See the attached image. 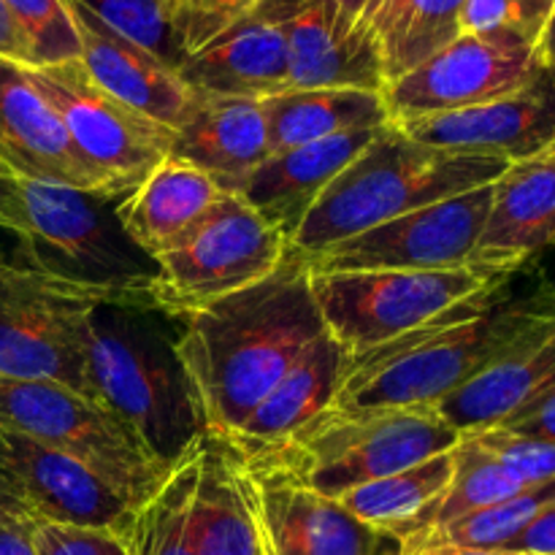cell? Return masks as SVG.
<instances>
[{"label": "cell", "instance_id": "6da1fadb", "mask_svg": "<svg viewBox=\"0 0 555 555\" xmlns=\"http://www.w3.org/2000/svg\"><path fill=\"white\" fill-rule=\"evenodd\" d=\"M177 356L193 385L204 437L233 439L282 374L325 334L312 274L296 253L258 285L188 314Z\"/></svg>", "mask_w": 555, "mask_h": 555}, {"label": "cell", "instance_id": "7a4b0ae2", "mask_svg": "<svg viewBox=\"0 0 555 555\" xmlns=\"http://www.w3.org/2000/svg\"><path fill=\"white\" fill-rule=\"evenodd\" d=\"M551 320H555L553 282L513 293L509 280L466 298L399 339L372 350L347 352L334 406H437L444 396Z\"/></svg>", "mask_w": 555, "mask_h": 555}, {"label": "cell", "instance_id": "3957f363", "mask_svg": "<svg viewBox=\"0 0 555 555\" xmlns=\"http://www.w3.org/2000/svg\"><path fill=\"white\" fill-rule=\"evenodd\" d=\"M150 309L101 304L85 328V396L117 417L166 472L204 439L177 339Z\"/></svg>", "mask_w": 555, "mask_h": 555}, {"label": "cell", "instance_id": "277c9868", "mask_svg": "<svg viewBox=\"0 0 555 555\" xmlns=\"http://www.w3.org/2000/svg\"><path fill=\"white\" fill-rule=\"evenodd\" d=\"M509 160L437 150L383 125L366 150L331 182L291 242V253L312 255L401 215L486 188Z\"/></svg>", "mask_w": 555, "mask_h": 555}, {"label": "cell", "instance_id": "5b68a950", "mask_svg": "<svg viewBox=\"0 0 555 555\" xmlns=\"http://www.w3.org/2000/svg\"><path fill=\"white\" fill-rule=\"evenodd\" d=\"M461 434L434 406H328L271 448L238 453L328 499L453 450Z\"/></svg>", "mask_w": 555, "mask_h": 555}, {"label": "cell", "instance_id": "8992f818", "mask_svg": "<svg viewBox=\"0 0 555 555\" xmlns=\"http://www.w3.org/2000/svg\"><path fill=\"white\" fill-rule=\"evenodd\" d=\"M27 231L20 236L27 269L92 293L106 304L152 309L157 263L133 244L117 206L87 190L22 179Z\"/></svg>", "mask_w": 555, "mask_h": 555}, {"label": "cell", "instance_id": "52a82bcc", "mask_svg": "<svg viewBox=\"0 0 555 555\" xmlns=\"http://www.w3.org/2000/svg\"><path fill=\"white\" fill-rule=\"evenodd\" d=\"M513 276L515 271L488 266L444 271H339L312 274V293L325 334L334 336L347 352H361L399 339Z\"/></svg>", "mask_w": 555, "mask_h": 555}, {"label": "cell", "instance_id": "ba28073f", "mask_svg": "<svg viewBox=\"0 0 555 555\" xmlns=\"http://www.w3.org/2000/svg\"><path fill=\"white\" fill-rule=\"evenodd\" d=\"M287 253L285 238L258 211L236 193H222L204 222L155 260L157 274L146 291L152 309L184 320L263 282L285 263Z\"/></svg>", "mask_w": 555, "mask_h": 555}, {"label": "cell", "instance_id": "9c48e42d", "mask_svg": "<svg viewBox=\"0 0 555 555\" xmlns=\"http://www.w3.org/2000/svg\"><path fill=\"white\" fill-rule=\"evenodd\" d=\"M0 431L22 434L74 455L135 507L168 477L117 417L60 383L0 379Z\"/></svg>", "mask_w": 555, "mask_h": 555}, {"label": "cell", "instance_id": "30bf717a", "mask_svg": "<svg viewBox=\"0 0 555 555\" xmlns=\"http://www.w3.org/2000/svg\"><path fill=\"white\" fill-rule=\"evenodd\" d=\"M27 76L57 114L103 198L122 201L171 155L173 128L101 90L79 60L27 68Z\"/></svg>", "mask_w": 555, "mask_h": 555}, {"label": "cell", "instance_id": "8fae6325", "mask_svg": "<svg viewBox=\"0 0 555 555\" xmlns=\"http://www.w3.org/2000/svg\"><path fill=\"white\" fill-rule=\"evenodd\" d=\"M92 293L0 260V379H47L85 396V328Z\"/></svg>", "mask_w": 555, "mask_h": 555}, {"label": "cell", "instance_id": "7c38bea8", "mask_svg": "<svg viewBox=\"0 0 555 555\" xmlns=\"http://www.w3.org/2000/svg\"><path fill=\"white\" fill-rule=\"evenodd\" d=\"M545 70L537 41L520 27L461 33L437 54L385 87L390 122L459 112L502 98Z\"/></svg>", "mask_w": 555, "mask_h": 555}, {"label": "cell", "instance_id": "4fadbf2b", "mask_svg": "<svg viewBox=\"0 0 555 555\" xmlns=\"http://www.w3.org/2000/svg\"><path fill=\"white\" fill-rule=\"evenodd\" d=\"M491 198L493 182L298 258L312 274L464 269L472 266Z\"/></svg>", "mask_w": 555, "mask_h": 555}, {"label": "cell", "instance_id": "5bb4252c", "mask_svg": "<svg viewBox=\"0 0 555 555\" xmlns=\"http://www.w3.org/2000/svg\"><path fill=\"white\" fill-rule=\"evenodd\" d=\"M287 43V90L385 92V60L369 22L334 0H271Z\"/></svg>", "mask_w": 555, "mask_h": 555}, {"label": "cell", "instance_id": "9a60e30c", "mask_svg": "<svg viewBox=\"0 0 555 555\" xmlns=\"http://www.w3.org/2000/svg\"><path fill=\"white\" fill-rule=\"evenodd\" d=\"M0 469L11 477L33 520L108 529L128 540L139 507L74 455L0 431Z\"/></svg>", "mask_w": 555, "mask_h": 555}, {"label": "cell", "instance_id": "2e32d148", "mask_svg": "<svg viewBox=\"0 0 555 555\" xmlns=\"http://www.w3.org/2000/svg\"><path fill=\"white\" fill-rule=\"evenodd\" d=\"M247 464V461H244ZM266 555H404L396 534L363 524L336 499L249 466Z\"/></svg>", "mask_w": 555, "mask_h": 555}, {"label": "cell", "instance_id": "e0dca14e", "mask_svg": "<svg viewBox=\"0 0 555 555\" xmlns=\"http://www.w3.org/2000/svg\"><path fill=\"white\" fill-rule=\"evenodd\" d=\"M396 125L437 150L524 160L555 139V74L545 68L529 85L480 106Z\"/></svg>", "mask_w": 555, "mask_h": 555}, {"label": "cell", "instance_id": "ac0fdd59", "mask_svg": "<svg viewBox=\"0 0 555 555\" xmlns=\"http://www.w3.org/2000/svg\"><path fill=\"white\" fill-rule=\"evenodd\" d=\"M68 9L79 38V63L87 76L125 106L177 128L195 101V92L179 79L177 68L108 27L79 0H68Z\"/></svg>", "mask_w": 555, "mask_h": 555}, {"label": "cell", "instance_id": "d6986e66", "mask_svg": "<svg viewBox=\"0 0 555 555\" xmlns=\"http://www.w3.org/2000/svg\"><path fill=\"white\" fill-rule=\"evenodd\" d=\"M177 74L195 95L266 101L285 92L287 43L274 3L260 0L231 30L184 57Z\"/></svg>", "mask_w": 555, "mask_h": 555}, {"label": "cell", "instance_id": "ffe728a7", "mask_svg": "<svg viewBox=\"0 0 555 555\" xmlns=\"http://www.w3.org/2000/svg\"><path fill=\"white\" fill-rule=\"evenodd\" d=\"M555 247V139L524 160L509 163L493 182L491 209L472 266L515 271Z\"/></svg>", "mask_w": 555, "mask_h": 555}, {"label": "cell", "instance_id": "44dd1931", "mask_svg": "<svg viewBox=\"0 0 555 555\" xmlns=\"http://www.w3.org/2000/svg\"><path fill=\"white\" fill-rule=\"evenodd\" d=\"M377 130H352L296 150L271 152L231 193L258 211L291 247L320 195L366 150Z\"/></svg>", "mask_w": 555, "mask_h": 555}, {"label": "cell", "instance_id": "7402d4cb", "mask_svg": "<svg viewBox=\"0 0 555 555\" xmlns=\"http://www.w3.org/2000/svg\"><path fill=\"white\" fill-rule=\"evenodd\" d=\"M0 160L20 179L98 193L57 114L20 63L0 57ZM103 198V195H101Z\"/></svg>", "mask_w": 555, "mask_h": 555}, {"label": "cell", "instance_id": "603a6c76", "mask_svg": "<svg viewBox=\"0 0 555 555\" xmlns=\"http://www.w3.org/2000/svg\"><path fill=\"white\" fill-rule=\"evenodd\" d=\"M555 383V320L499 356L434 410L459 434L499 426Z\"/></svg>", "mask_w": 555, "mask_h": 555}, {"label": "cell", "instance_id": "cb8c5ba5", "mask_svg": "<svg viewBox=\"0 0 555 555\" xmlns=\"http://www.w3.org/2000/svg\"><path fill=\"white\" fill-rule=\"evenodd\" d=\"M171 155L209 173L231 193L271 155L263 103L249 98L195 95L188 117L173 128Z\"/></svg>", "mask_w": 555, "mask_h": 555}, {"label": "cell", "instance_id": "d4e9b609", "mask_svg": "<svg viewBox=\"0 0 555 555\" xmlns=\"http://www.w3.org/2000/svg\"><path fill=\"white\" fill-rule=\"evenodd\" d=\"M195 555H266L253 480L231 442L204 437L193 496Z\"/></svg>", "mask_w": 555, "mask_h": 555}, {"label": "cell", "instance_id": "484cf974", "mask_svg": "<svg viewBox=\"0 0 555 555\" xmlns=\"http://www.w3.org/2000/svg\"><path fill=\"white\" fill-rule=\"evenodd\" d=\"M222 193L225 190L209 173L168 155L133 193L119 201L117 217L135 247L157 260L204 222Z\"/></svg>", "mask_w": 555, "mask_h": 555}, {"label": "cell", "instance_id": "4316f807", "mask_svg": "<svg viewBox=\"0 0 555 555\" xmlns=\"http://www.w3.org/2000/svg\"><path fill=\"white\" fill-rule=\"evenodd\" d=\"M345 347L334 336H318L298 356V361L282 374L280 383L269 390V396L255 406V412L238 428L236 437L228 439V442L238 453H249V450L271 448V444L287 439L304 423L334 406L336 390L345 377Z\"/></svg>", "mask_w": 555, "mask_h": 555}, {"label": "cell", "instance_id": "83f0119b", "mask_svg": "<svg viewBox=\"0 0 555 555\" xmlns=\"http://www.w3.org/2000/svg\"><path fill=\"white\" fill-rule=\"evenodd\" d=\"M263 117L271 152L296 150L352 130L390 122L383 92L366 90H285L266 98Z\"/></svg>", "mask_w": 555, "mask_h": 555}, {"label": "cell", "instance_id": "f1b7e54d", "mask_svg": "<svg viewBox=\"0 0 555 555\" xmlns=\"http://www.w3.org/2000/svg\"><path fill=\"white\" fill-rule=\"evenodd\" d=\"M453 480V450L431 455L396 475L358 486L336 502L374 529L390 531L401 542L421 537L431 524Z\"/></svg>", "mask_w": 555, "mask_h": 555}, {"label": "cell", "instance_id": "f546056e", "mask_svg": "<svg viewBox=\"0 0 555 555\" xmlns=\"http://www.w3.org/2000/svg\"><path fill=\"white\" fill-rule=\"evenodd\" d=\"M204 442V439H201ZM201 444L179 461L163 486L135 509L128 534L130 555H195L193 496L198 482Z\"/></svg>", "mask_w": 555, "mask_h": 555}, {"label": "cell", "instance_id": "4dcf8cb0", "mask_svg": "<svg viewBox=\"0 0 555 555\" xmlns=\"http://www.w3.org/2000/svg\"><path fill=\"white\" fill-rule=\"evenodd\" d=\"M555 504V477L537 482L493 507L477 509L448 526L426 531L417 540L406 542L404 551L423 545H455L475 547V551H504L513 540H518L545 509Z\"/></svg>", "mask_w": 555, "mask_h": 555}, {"label": "cell", "instance_id": "1f68e13d", "mask_svg": "<svg viewBox=\"0 0 555 555\" xmlns=\"http://www.w3.org/2000/svg\"><path fill=\"white\" fill-rule=\"evenodd\" d=\"M526 488L529 486L524 480H518L513 472L504 469L475 439L461 434L459 444L453 448V480H450L448 493H444L442 504L437 507L426 531L453 524V520L477 513V509L493 507V504L504 502V499L515 496Z\"/></svg>", "mask_w": 555, "mask_h": 555}, {"label": "cell", "instance_id": "d6a6232c", "mask_svg": "<svg viewBox=\"0 0 555 555\" xmlns=\"http://www.w3.org/2000/svg\"><path fill=\"white\" fill-rule=\"evenodd\" d=\"M466 0H412L410 11L383 43L385 79L388 85L410 74L431 54L461 36V9Z\"/></svg>", "mask_w": 555, "mask_h": 555}, {"label": "cell", "instance_id": "836d02e7", "mask_svg": "<svg viewBox=\"0 0 555 555\" xmlns=\"http://www.w3.org/2000/svg\"><path fill=\"white\" fill-rule=\"evenodd\" d=\"M30 54V68L79 60V38L68 0H3Z\"/></svg>", "mask_w": 555, "mask_h": 555}, {"label": "cell", "instance_id": "e575fe53", "mask_svg": "<svg viewBox=\"0 0 555 555\" xmlns=\"http://www.w3.org/2000/svg\"><path fill=\"white\" fill-rule=\"evenodd\" d=\"M95 16H101L108 27L141 43L146 52L160 57L163 63L179 70L184 63L171 30H168L163 0H79Z\"/></svg>", "mask_w": 555, "mask_h": 555}, {"label": "cell", "instance_id": "d590c367", "mask_svg": "<svg viewBox=\"0 0 555 555\" xmlns=\"http://www.w3.org/2000/svg\"><path fill=\"white\" fill-rule=\"evenodd\" d=\"M260 0H163L168 30L182 57H190L258 9Z\"/></svg>", "mask_w": 555, "mask_h": 555}, {"label": "cell", "instance_id": "8d00e7d4", "mask_svg": "<svg viewBox=\"0 0 555 555\" xmlns=\"http://www.w3.org/2000/svg\"><path fill=\"white\" fill-rule=\"evenodd\" d=\"M466 437L475 439L488 455H493L504 469L513 472L526 486H537V482L555 477V442L515 434L502 426L469 431Z\"/></svg>", "mask_w": 555, "mask_h": 555}, {"label": "cell", "instance_id": "74e56055", "mask_svg": "<svg viewBox=\"0 0 555 555\" xmlns=\"http://www.w3.org/2000/svg\"><path fill=\"white\" fill-rule=\"evenodd\" d=\"M33 547L36 555H130L128 540L117 531L43 520L33 524Z\"/></svg>", "mask_w": 555, "mask_h": 555}, {"label": "cell", "instance_id": "f35d334b", "mask_svg": "<svg viewBox=\"0 0 555 555\" xmlns=\"http://www.w3.org/2000/svg\"><path fill=\"white\" fill-rule=\"evenodd\" d=\"M504 27H520L518 0H466L461 9V33L482 36V33H496Z\"/></svg>", "mask_w": 555, "mask_h": 555}, {"label": "cell", "instance_id": "ab89813d", "mask_svg": "<svg viewBox=\"0 0 555 555\" xmlns=\"http://www.w3.org/2000/svg\"><path fill=\"white\" fill-rule=\"evenodd\" d=\"M499 426L509 428L515 434H526V437L555 442V383L542 390L540 396H534L529 404L520 406L507 421L499 423Z\"/></svg>", "mask_w": 555, "mask_h": 555}, {"label": "cell", "instance_id": "60d3db41", "mask_svg": "<svg viewBox=\"0 0 555 555\" xmlns=\"http://www.w3.org/2000/svg\"><path fill=\"white\" fill-rule=\"evenodd\" d=\"M0 228L25 236L27 217L25 201H22V179L0 160Z\"/></svg>", "mask_w": 555, "mask_h": 555}, {"label": "cell", "instance_id": "b9f144b4", "mask_svg": "<svg viewBox=\"0 0 555 555\" xmlns=\"http://www.w3.org/2000/svg\"><path fill=\"white\" fill-rule=\"evenodd\" d=\"M507 553L524 555H555V504L540 515L518 540L504 547Z\"/></svg>", "mask_w": 555, "mask_h": 555}, {"label": "cell", "instance_id": "7bdbcfd3", "mask_svg": "<svg viewBox=\"0 0 555 555\" xmlns=\"http://www.w3.org/2000/svg\"><path fill=\"white\" fill-rule=\"evenodd\" d=\"M410 5L412 0H377V3H374L372 14H369V27H372L374 36H377L379 47L393 36L396 27L401 25V20H404L406 11H410Z\"/></svg>", "mask_w": 555, "mask_h": 555}, {"label": "cell", "instance_id": "ee69618b", "mask_svg": "<svg viewBox=\"0 0 555 555\" xmlns=\"http://www.w3.org/2000/svg\"><path fill=\"white\" fill-rule=\"evenodd\" d=\"M0 57L30 68V54H27L25 41H22V36H20V30H16L14 22H11L3 0H0Z\"/></svg>", "mask_w": 555, "mask_h": 555}, {"label": "cell", "instance_id": "f6af8a7d", "mask_svg": "<svg viewBox=\"0 0 555 555\" xmlns=\"http://www.w3.org/2000/svg\"><path fill=\"white\" fill-rule=\"evenodd\" d=\"M33 515L27 504L22 502L20 491L11 482V477L0 469V524H30Z\"/></svg>", "mask_w": 555, "mask_h": 555}, {"label": "cell", "instance_id": "bcb514c9", "mask_svg": "<svg viewBox=\"0 0 555 555\" xmlns=\"http://www.w3.org/2000/svg\"><path fill=\"white\" fill-rule=\"evenodd\" d=\"M33 524H0V555H36Z\"/></svg>", "mask_w": 555, "mask_h": 555}, {"label": "cell", "instance_id": "7dc6e473", "mask_svg": "<svg viewBox=\"0 0 555 555\" xmlns=\"http://www.w3.org/2000/svg\"><path fill=\"white\" fill-rule=\"evenodd\" d=\"M520 3V27L529 33L531 38H540L542 25H545L547 14L553 9V0H518Z\"/></svg>", "mask_w": 555, "mask_h": 555}, {"label": "cell", "instance_id": "c3c4849f", "mask_svg": "<svg viewBox=\"0 0 555 555\" xmlns=\"http://www.w3.org/2000/svg\"><path fill=\"white\" fill-rule=\"evenodd\" d=\"M537 49H540V57L545 68H551L555 74V0H553V9L547 14L545 25H542L540 38H537Z\"/></svg>", "mask_w": 555, "mask_h": 555}, {"label": "cell", "instance_id": "681fc988", "mask_svg": "<svg viewBox=\"0 0 555 555\" xmlns=\"http://www.w3.org/2000/svg\"><path fill=\"white\" fill-rule=\"evenodd\" d=\"M404 555H520L507 551H475V547H455V545H423L410 547Z\"/></svg>", "mask_w": 555, "mask_h": 555}, {"label": "cell", "instance_id": "f907efd6", "mask_svg": "<svg viewBox=\"0 0 555 555\" xmlns=\"http://www.w3.org/2000/svg\"><path fill=\"white\" fill-rule=\"evenodd\" d=\"M334 3L339 5L347 16H352V20L369 22V14H372V9L377 0H334Z\"/></svg>", "mask_w": 555, "mask_h": 555}, {"label": "cell", "instance_id": "816d5d0a", "mask_svg": "<svg viewBox=\"0 0 555 555\" xmlns=\"http://www.w3.org/2000/svg\"><path fill=\"white\" fill-rule=\"evenodd\" d=\"M520 555H524V553H520Z\"/></svg>", "mask_w": 555, "mask_h": 555}]
</instances>
